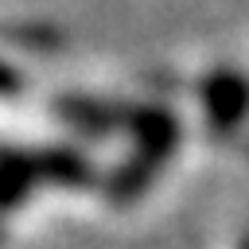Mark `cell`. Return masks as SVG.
Listing matches in <instances>:
<instances>
[{"label": "cell", "mask_w": 249, "mask_h": 249, "mask_svg": "<svg viewBox=\"0 0 249 249\" xmlns=\"http://www.w3.org/2000/svg\"><path fill=\"white\" fill-rule=\"evenodd\" d=\"M245 105H249V89H245L241 78H233V74H214V78L206 82V109H210V121H214L218 128H230V124L241 117Z\"/></svg>", "instance_id": "1"}]
</instances>
